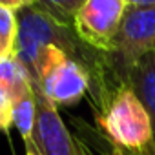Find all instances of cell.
Segmentation results:
<instances>
[{
	"label": "cell",
	"instance_id": "cell-14",
	"mask_svg": "<svg viewBox=\"0 0 155 155\" xmlns=\"http://www.w3.org/2000/svg\"><path fill=\"white\" fill-rule=\"evenodd\" d=\"M126 4L133 8H151L155 6V0H126Z\"/></svg>",
	"mask_w": 155,
	"mask_h": 155
},
{
	"label": "cell",
	"instance_id": "cell-8",
	"mask_svg": "<svg viewBox=\"0 0 155 155\" xmlns=\"http://www.w3.org/2000/svg\"><path fill=\"white\" fill-rule=\"evenodd\" d=\"M29 86H33V81L17 55L0 58V90H6L11 97H15Z\"/></svg>",
	"mask_w": 155,
	"mask_h": 155
},
{
	"label": "cell",
	"instance_id": "cell-1",
	"mask_svg": "<svg viewBox=\"0 0 155 155\" xmlns=\"http://www.w3.org/2000/svg\"><path fill=\"white\" fill-rule=\"evenodd\" d=\"M108 140L122 151L135 155H155V140L150 115L130 84L120 86L108 104L95 113Z\"/></svg>",
	"mask_w": 155,
	"mask_h": 155
},
{
	"label": "cell",
	"instance_id": "cell-5",
	"mask_svg": "<svg viewBox=\"0 0 155 155\" xmlns=\"http://www.w3.org/2000/svg\"><path fill=\"white\" fill-rule=\"evenodd\" d=\"M37 93V122L33 140L42 155H82L77 140L64 124L58 110L35 86Z\"/></svg>",
	"mask_w": 155,
	"mask_h": 155
},
{
	"label": "cell",
	"instance_id": "cell-7",
	"mask_svg": "<svg viewBox=\"0 0 155 155\" xmlns=\"http://www.w3.org/2000/svg\"><path fill=\"white\" fill-rule=\"evenodd\" d=\"M35 122H37V93L33 84L13 97V126L18 130L26 146L35 144L33 140Z\"/></svg>",
	"mask_w": 155,
	"mask_h": 155
},
{
	"label": "cell",
	"instance_id": "cell-3",
	"mask_svg": "<svg viewBox=\"0 0 155 155\" xmlns=\"http://www.w3.org/2000/svg\"><path fill=\"white\" fill-rule=\"evenodd\" d=\"M126 9V0H84L75 13L73 29L91 48L113 53Z\"/></svg>",
	"mask_w": 155,
	"mask_h": 155
},
{
	"label": "cell",
	"instance_id": "cell-16",
	"mask_svg": "<svg viewBox=\"0 0 155 155\" xmlns=\"http://www.w3.org/2000/svg\"><path fill=\"white\" fill-rule=\"evenodd\" d=\"M122 153H124V155H135V153H128V151H122Z\"/></svg>",
	"mask_w": 155,
	"mask_h": 155
},
{
	"label": "cell",
	"instance_id": "cell-11",
	"mask_svg": "<svg viewBox=\"0 0 155 155\" xmlns=\"http://www.w3.org/2000/svg\"><path fill=\"white\" fill-rule=\"evenodd\" d=\"M86 130H88V133H90V137H91V146H95L102 155H124L122 153V150L119 148V146H115L111 140H108L106 137L104 139H101L99 135H93V131L86 126ZM79 140V146H81V151H82V155H95V151L82 140V139H77Z\"/></svg>",
	"mask_w": 155,
	"mask_h": 155
},
{
	"label": "cell",
	"instance_id": "cell-2",
	"mask_svg": "<svg viewBox=\"0 0 155 155\" xmlns=\"http://www.w3.org/2000/svg\"><path fill=\"white\" fill-rule=\"evenodd\" d=\"M35 86L42 95L58 106H73L91 90L88 69L68 57L60 48L48 44L38 53Z\"/></svg>",
	"mask_w": 155,
	"mask_h": 155
},
{
	"label": "cell",
	"instance_id": "cell-6",
	"mask_svg": "<svg viewBox=\"0 0 155 155\" xmlns=\"http://www.w3.org/2000/svg\"><path fill=\"white\" fill-rule=\"evenodd\" d=\"M128 84L137 93L140 102L144 104L151 128H153V140H155V53L142 57L128 73Z\"/></svg>",
	"mask_w": 155,
	"mask_h": 155
},
{
	"label": "cell",
	"instance_id": "cell-10",
	"mask_svg": "<svg viewBox=\"0 0 155 155\" xmlns=\"http://www.w3.org/2000/svg\"><path fill=\"white\" fill-rule=\"evenodd\" d=\"M84 0H38V8H42L46 13H49L51 17H55L57 20L73 26V18L77 9L81 8V4Z\"/></svg>",
	"mask_w": 155,
	"mask_h": 155
},
{
	"label": "cell",
	"instance_id": "cell-15",
	"mask_svg": "<svg viewBox=\"0 0 155 155\" xmlns=\"http://www.w3.org/2000/svg\"><path fill=\"white\" fill-rule=\"evenodd\" d=\"M26 155H42V153L38 151V148L35 144H29V146H26Z\"/></svg>",
	"mask_w": 155,
	"mask_h": 155
},
{
	"label": "cell",
	"instance_id": "cell-9",
	"mask_svg": "<svg viewBox=\"0 0 155 155\" xmlns=\"http://www.w3.org/2000/svg\"><path fill=\"white\" fill-rule=\"evenodd\" d=\"M17 37H18L17 11L0 6V58L15 55Z\"/></svg>",
	"mask_w": 155,
	"mask_h": 155
},
{
	"label": "cell",
	"instance_id": "cell-13",
	"mask_svg": "<svg viewBox=\"0 0 155 155\" xmlns=\"http://www.w3.org/2000/svg\"><path fill=\"white\" fill-rule=\"evenodd\" d=\"M37 4H38V0H0V6L13 9V11H20V9L31 8V6H37Z\"/></svg>",
	"mask_w": 155,
	"mask_h": 155
},
{
	"label": "cell",
	"instance_id": "cell-4",
	"mask_svg": "<svg viewBox=\"0 0 155 155\" xmlns=\"http://www.w3.org/2000/svg\"><path fill=\"white\" fill-rule=\"evenodd\" d=\"M150 53H155V6H128L111 53L126 82L130 69Z\"/></svg>",
	"mask_w": 155,
	"mask_h": 155
},
{
	"label": "cell",
	"instance_id": "cell-12",
	"mask_svg": "<svg viewBox=\"0 0 155 155\" xmlns=\"http://www.w3.org/2000/svg\"><path fill=\"white\" fill-rule=\"evenodd\" d=\"M13 126V97L6 90H0V131L9 133Z\"/></svg>",
	"mask_w": 155,
	"mask_h": 155
}]
</instances>
